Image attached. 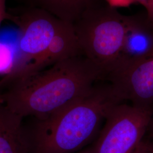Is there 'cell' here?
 I'll return each instance as SVG.
<instances>
[{
  "label": "cell",
  "instance_id": "cell-2",
  "mask_svg": "<svg viewBox=\"0 0 153 153\" xmlns=\"http://www.w3.org/2000/svg\"><path fill=\"white\" fill-rule=\"evenodd\" d=\"M123 100L109 85L95 86L84 97L26 130L30 153H76L90 142L111 109Z\"/></svg>",
  "mask_w": 153,
  "mask_h": 153
},
{
  "label": "cell",
  "instance_id": "cell-13",
  "mask_svg": "<svg viewBox=\"0 0 153 153\" xmlns=\"http://www.w3.org/2000/svg\"><path fill=\"white\" fill-rule=\"evenodd\" d=\"M132 153H153V143L143 140Z\"/></svg>",
  "mask_w": 153,
  "mask_h": 153
},
{
  "label": "cell",
  "instance_id": "cell-12",
  "mask_svg": "<svg viewBox=\"0 0 153 153\" xmlns=\"http://www.w3.org/2000/svg\"><path fill=\"white\" fill-rule=\"evenodd\" d=\"M145 8L148 19L153 23V0H134Z\"/></svg>",
  "mask_w": 153,
  "mask_h": 153
},
{
  "label": "cell",
  "instance_id": "cell-8",
  "mask_svg": "<svg viewBox=\"0 0 153 153\" xmlns=\"http://www.w3.org/2000/svg\"><path fill=\"white\" fill-rule=\"evenodd\" d=\"M153 52V23L146 14L128 16L123 48L114 68L122 62L138 59Z\"/></svg>",
  "mask_w": 153,
  "mask_h": 153
},
{
  "label": "cell",
  "instance_id": "cell-7",
  "mask_svg": "<svg viewBox=\"0 0 153 153\" xmlns=\"http://www.w3.org/2000/svg\"><path fill=\"white\" fill-rule=\"evenodd\" d=\"M83 55L73 24L65 22L44 53L21 71L4 76L9 80L42 71L56 63L74 56Z\"/></svg>",
  "mask_w": 153,
  "mask_h": 153
},
{
  "label": "cell",
  "instance_id": "cell-9",
  "mask_svg": "<svg viewBox=\"0 0 153 153\" xmlns=\"http://www.w3.org/2000/svg\"><path fill=\"white\" fill-rule=\"evenodd\" d=\"M22 119L0 100V153H30L27 134L22 126Z\"/></svg>",
  "mask_w": 153,
  "mask_h": 153
},
{
  "label": "cell",
  "instance_id": "cell-5",
  "mask_svg": "<svg viewBox=\"0 0 153 153\" xmlns=\"http://www.w3.org/2000/svg\"><path fill=\"white\" fill-rule=\"evenodd\" d=\"M8 18L16 23L19 31L16 64L10 74L22 71L43 55L65 22L34 6L19 15L9 14Z\"/></svg>",
  "mask_w": 153,
  "mask_h": 153
},
{
  "label": "cell",
  "instance_id": "cell-16",
  "mask_svg": "<svg viewBox=\"0 0 153 153\" xmlns=\"http://www.w3.org/2000/svg\"><path fill=\"white\" fill-rule=\"evenodd\" d=\"M76 153H96L95 152V150L94 146L93 145V146L88 148V149H86L85 150H83L82 151L76 152Z\"/></svg>",
  "mask_w": 153,
  "mask_h": 153
},
{
  "label": "cell",
  "instance_id": "cell-3",
  "mask_svg": "<svg viewBox=\"0 0 153 153\" xmlns=\"http://www.w3.org/2000/svg\"><path fill=\"white\" fill-rule=\"evenodd\" d=\"M128 16L105 0H98L73 23L82 54L100 71L103 79L115 65L123 48Z\"/></svg>",
  "mask_w": 153,
  "mask_h": 153
},
{
  "label": "cell",
  "instance_id": "cell-15",
  "mask_svg": "<svg viewBox=\"0 0 153 153\" xmlns=\"http://www.w3.org/2000/svg\"><path fill=\"white\" fill-rule=\"evenodd\" d=\"M110 5L114 7L127 6L134 3V0H105Z\"/></svg>",
  "mask_w": 153,
  "mask_h": 153
},
{
  "label": "cell",
  "instance_id": "cell-6",
  "mask_svg": "<svg viewBox=\"0 0 153 153\" xmlns=\"http://www.w3.org/2000/svg\"><path fill=\"white\" fill-rule=\"evenodd\" d=\"M104 79L121 99L152 111L153 105V52L141 58L115 66Z\"/></svg>",
  "mask_w": 153,
  "mask_h": 153
},
{
  "label": "cell",
  "instance_id": "cell-4",
  "mask_svg": "<svg viewBox=\"0 0 153 153\" xmlns=\"http://www.w3.org/2000/svg\"><path fill=\"white\" fill-rule=\"evenodd\" d=\"M152 111L133 105L117 104L109 111L94 145L96 153H132L152 120Z\"/></svg>",
  "mask_w": 153,
  "mask_h": 153
},
{
  "label": "cell",
  "instance_id": "cell-1",
  "mask_svg": "<svg viewBox=\"0 0 153 153\" xmlns=\"http://www.w3.org/2000/svg\"><path fill=\"white\" fill-rule=\"evenodd\" d=\"M103 79L98 68L83 55L66 59L24 76L1 80V102L22 118H48L84 97Z\"/></svg>",
  "mask_w": 153,
  "mask_h": 153
},
{
  "label": "cell",
  "instance_id": "cell-11",
  "mask_svg": "<svg viewBox=\"0 0 153 153\" xmlns=\"http://www.w3.org/2000/svg\"><path fill=\"white\" fill-rule=\"evenodd\" d=\"M16 57V45L0 41V75L6 76L13 71Z\"/></svg>",
  "mask_w": 153,
  "mask_h": 153
},
{
  "label": "cell",
  "instance_id": "cell-10",
  "mask_svg": "<svg viewBox=\"0 0 153 153\" xmlns=\"http://www.w3.org/2000/svg\"><path fill=\"white\" fill-rule=\"evenodd\" d=\"M98 0H31L33 5L73 24L85 10Z\"/></svg>",
  "mask_w": 153,
  "mask_h": 153
},
{
  "label": "cell",
  "instance_id": "cell-14",
  "mask_svg": "<svg viewBox=\"0 0 153 153\" xmlns=\"http://www.w3.org/2000/svg\"><path fill=\"white\" fill-rule=\"evenodd\" d=\"M6 0H0V28L2 22L7 19L9 13L6 10Z\"/></svg>",
  "mask_w": 153,
  "mask_h": 153
}]
</instances>
